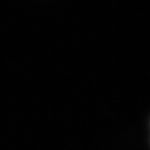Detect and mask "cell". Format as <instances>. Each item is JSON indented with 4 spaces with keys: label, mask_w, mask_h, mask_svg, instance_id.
I'll return each mask as SVG.
<instances>
[]
</instances>
